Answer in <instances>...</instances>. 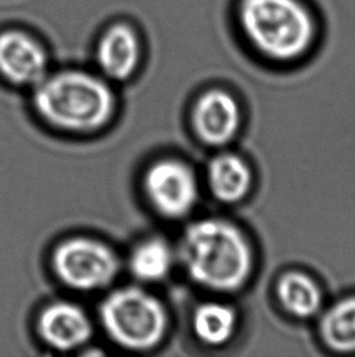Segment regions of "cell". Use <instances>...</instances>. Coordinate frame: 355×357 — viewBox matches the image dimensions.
Listing matches in <instances>:
<instances>
[{
  "mask_svg": "<svg viewBox=\"0 0 355 357\" xmlns=\"http://www.w3.org/2000/svg\"><path fill=\"white\" fill-rule=\"evenodd\" d=\"M177 259L195 284L218 293L240 289L253 271L250 243L239 228L221 218L189 225L179 241Z\"/></svg>",
  "mask_w": 355,
  "mask_h": 357,
  "instance_id": "2",
  "label": "cell"
},
{
  "mask_svg": "<svg viewBox=\"0 0 355 357\" xmlns=\"http://www.w3.org/2000/svg\"><path fill=\"white\" fill-rule=\"evenodd\" d=\"M177 252L164 238L150 237L139 241L128 256V270L141 283L164 280L173 270Z\"/></svg>",
  "mask_w": 355,
  "mask_h": 357,
  "instance_id": "12",
  "label": "cell"
},
{
  "mask_svg": "<svg viewBox=\"0 0 355 357\" xmlns=\"http://www.w3.org/2000/svg\"><path fill=\"white\" fill-rule=\"evenodd\" d=\"M50 267L68 289L95 293L113 284L120 272V259L105 241L87 236L63 239L54 248Z\"/></svg>",
  "mask_w": 355,
  "mask_h": 357,
  "instance_id": "5",
  "label": "cell"
},
{
  "mask_svg": "<svg viewBox=\"0 0 355 357\" xmlns=\"http://www.w3.org/2000/svg\"><path fill=\"white\" fill-rule=\"evenodd\" d=\"M207 182L213 197L219 202L237 203L248 193L252 174L250 167L239 156L221 154L208 165Z\"/></svg>",
  "mask_w": 355,
  "mask_h": 357,
  "instance_id": "11",
  "label": "cell"
},
{
  "mask_svg": "<svg viewBox=\"0 0 355 357\" xmlns=\"http://www.w3.org/2000/svg\"><path fill=\"white\" fill-rule=\"evenodd\" d=\"M144 58V37L128 20H115L96 36L93 47L94 70L113 84L134 77Z\"/></svg>",
  "mask_w": 355,
  "mask_h": 357,
  "instance_id": "8",
  "label": "cell"
},
{
  "mask_svg": "<svg viewBox=\"0 0 355 357\" xmlns=\"http://www.w3.org/2000/svg\"><path fill=\"white\" fill-rule=\"evenodd\" d=\"M145 199L161 218H187L198 200V182L190 165L174 158L156 160L143 176Z\"/></svg>",
  "mask_w": 355,
  "mask_h": 357,
  "instance_id": "6",
  "label": "cell"
},
{
  "mask_svg": "<svg viewBox=\"0 0 355 357\" xmlns=\"http://www.w3.org/2000/svg\"><path fill=\"white\" fill-rule=\"evenodd\" d=\"M39 340L55 351L71 353L82 349L94 334V322L81 305L56 300L45 305L36 319Z\"/></svg>",
  "mask_w": 355,
  "mask_h": 357,
  "instance_id": "9",
  "label": "cell"
},
{
  "mask_svg": "<svg viewBox=\"0 0 355 357\" xmlns=\"http://www.w3.org/2000/svg\"><path fill=\"white\" fill-rule=\"evenodd\" d=\"M278 298L287 312L308 319L317 314L322 303V290L315 280L301 272H287L278 280Z\"/></svg>",
  "mask_w": 355,
  "mask_h": 357,
  "instance_id": "14",
  "label": "cell"
},
{
  "mask_svg": "<svg viewBox=\"0 0 355 357\" xmlns=\"http://www.w3.org/2000/svg\"><path fill=\"white\" fill-rule=\"evenodd\" d=\"M237 316L229 305L207 301L192 314V331L196 338L210 347H221L235 334Z\"/></svg>",
  "mask_w": 355,
  "mask_h": 357,
  "instance_id": "13",
  "label": "cell"
},
{
  "mask_svg": "<svg viewBox=\"0 0 355 357\" xmlns=\"http://www.w3.org/2000/svg\"><path fill=\"white\" fill-rule=\"evenodd\" d=\"M236 22L246 43L273 63L299 61L319 37L317 16L306 0H237Z\"/></svg>",
  "mask_w": 355,
  "mask_h": 357,
  "instance_id": "3",
  "label": "cell"
},
{
  "mask_svg": "<svg viewBox=\"0 0 355 357\" xmlns=\"http://www.w3.org/2000/svg\"><path fill=\"white\" fill-rule=\"evenodd\" d=\"M191 123L195 135L205 144L226 145L235 137L241 123L239 102L230 92L210 88L194 102Z\"/></svg>",
  "mask_w": 355,
  "mask_h": 357,
  "instance_id": "10",
  "label": "cell"
},
{
  "mask_svg": "<svg viewBox=\"0 0 355 357\" xmlns=\"http://www.w3.org/2000/svg\"><path fill=\"white\" fill-rule=\"evenodd\" d=\"M52 54L37 34L24 27L0 29V79L32 89L52 70Z\"/></svg>",
  "mask_w": 355,
  "mask_h": 357,
  "instance_id": "7",
  "label": "cell"
},
{
  "mask_svg": "<svg viewBox=\"0 0 355 357\" xmlns=\"http://www.w3.org/2000/svg\"><path fill=\"white\" fill-rule=\"evenodd\" d=\"M324 343L337 353L355 351V296L337 301L320 321Z\"/></svg>",
  "mask_w": 355,
  "mask_h": 357,
  "instance_id": "15",
  "label": "cell"
},
{
  "mask_svg": "<svg viewBox=\"0 0 355 357\" xmlns=\"http://www.w3.org/2000/svg\"><path fill=\"white\" fill-rule=\"evenodd\" d=\"M31 92L39 119L68 135L100 132L115 119L118 105L113 83L94 68H52Z\"/></svg>",
  "mask_w": 355,
  "mask_h": 357,
  "instance_id": "1",
  "label": "cell"
},
{
  "mask_svg": "<svg viewBox=\"0 0 355 357\" xmlns=\"http://www.w3.org/2000/svg\"><path fill=\"white\" fill-rule=\"evenodd\" d=\"M101 328L112 343L133 353H145L164 343L169 314L159 296L139 285L110 290L97 310Z\"/></svg>",
  "mask_w": 355,
  "mask_h": 357,
  "instance_id": "4",
  "label": "cell"
}]
</instances>
